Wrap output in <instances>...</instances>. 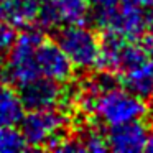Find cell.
Returning <instances> with one entry per match:
<instances>
[{
	"label": "cell",
	"mask_w": 153,
	"mask_h": 153,
	"mask_svg": "<svg viewBox=\"0 0 153 153\" xmlns=\"http://www.w3.org/2000/svg\"><path fill=\"white\" fill-rule=\"evenodd\" d=\"M56 43L74 68L92 69L99 64L100 40L84 23L64 25L58 31Z\"/></svg>",
	"instance_id": "3957f363"
},
{
	"label": "cell",
	"mask_w": 153,
	"mask_h": 153,
	"mask_svg": "<svg viewBox=\"0 0 153 153\" xmlns=\"http://www.w3.org/2000/svg\"><path fill=\"white\" fill-rule=\"evenodd\" d=\"M145 150H146V152H152V153H153V132H152V133H148V137H146Z\"/></svg>",
	"instance_id": "e0dca14e"
},
{
	"label": "cell",
	"mask_w": 153,
	"mask_h": 153,
	"mask_svg": "<svg viewBox=\"0 0 153 153\" xmlns=\"http://www.w3.org/2000/svg\"><path fill=\"white\" fill-rule=\"evenodd\" d=\"M41 40L43 35L30 27H27L22 35L13 38L4 61L5 77L10 84L22 86L41 77L36 66V46Z\"/></svg>",
	"instance_id": "7a4b0ae2"
},
{
	"label": "cell",
	"mask_w": 153,
	"mask_h": 153,
	"mask_svg": "<svg viewBox=\"0 0 153 153\" xmlns=\"http://www.w3.org/2000/svg\"><path fill=\"white\" fill-rule=\"evenodd\" d=\"M150 104L146 105V112H150V115H152V119H153V92L150 94Z\"/></svg>",
	"instance_id": "d6986e66"
},
{
	"label": "cell",
	"mask_w": 153,
	"mask_h": 153,
	"mask_svg": "<svg viewBox=\"0 0 153 153\" xmlns=\"http://www.w3.org/2000/svg\"><path fill=\"white\" fill-rule=\"evenodd\" d=\"M27 140L17 125L0 127V153H17L28 150Z\"/></svg>",
	"instance_id": "7c38bea8"
},
{
	"label": "cell",
	"mask_w": 153,
	"mask_h": 153,
	"mask_svg": "<svg viewBox=\"0 0 153 153\" xmlns=\"http://www.w3.org/2000/svg\"><path fill=\"white\" fill-rule=\"evenodd\" d=\"M36 66L41 77H46L59 84L69 81L74 69L59 45L56 41L46 40L45 36L36 46Z\"/></svg>",
	"instance_id": "ba28073f"
},
{
	"label": "cell",
	"mask_w": 153,
	"mask_h": 153,
	"mask_svg": "<svg viewBox=\"0 0 153 153\" xmlns=\"http://www.w3.org/2000/svg\"><path fill=\"white\" fill-rule=\"evenodd\" d=\"M25 114L20 94L10 82H0V127L18 125Z\"/></svg>",
	"instance_id": "8fae6325"
},
{
	"label": "cell",
	"mask_w": 153,
	"mask_h": 153,
	"mask_svg": "<svg viewBox=\"0 0 153 153\" xmlns=\"http://www.w3.org/2000/svg\"><path fill=\"white\" fill-rule=\"evenodd\" d=\"M13 28L8 27L7 23L0 20V68L4 66L5 56L8 53V48H10L12 41H13Z\"/></svg>",
	"instance_id": "9a60e30c"
},
{
	"label": "cell",
	"mask_w": 153,
	"mask_h": 153,
	"mask_svg": "<svg viewBox=\"0 0 153 153\" xmlns=\"http://www.w3.org/2000/svg\"><path fill=\"white\" fill-rule=\"evenodd\" d=\"M81 143V148L82 152H92V153H97V152H105L107 148V140H105V135L99 132L97 128H86L84 132H81V135L77 137Z\"/></svg>",
	"instance_id": "4fadbf2b"
},
{
	"label": "cell",
	"mask_w": 153,
	"mask_h": 153,
	"mask_svg": "<svg viewBox=\"0 0 153 153\" xmlns=\"http://www.w3.org/2000/svg\"><path fill=\"white\" fill-rule=\"evenodd\" d=\"M146 130L145 123L142 120H132L127 123L109 127V132L105 135L107 148L117 153H137L145 150Z\"/></svg>",
	"instance_id": "9c48e42d"
},
{
	"label": "cell",
	"mask_w": 153,
	"mask_h": 153,
	"mask_svg": "<svg viewBox=\"0 0 153 153\" xmlns=\"http://www.w3.org/2000/svg\"><path fill=\"white\" fill-rule=\"evenodd\" d=\"M135 4L142 5L143 8H152L153 7V0H133Z\"/></svg>",
	"instance_id": "ac0fdd59"
},
{
	"label": "cell",
	"mask_w": 153,
	"mask_h": 153,
	"mask_svg": "<svg viewBox=\"0 0 153 153\" xmlns=\"http://www.w3.org/2000/svg\"><path fill=\"white\" fill-rule=\"evenodd\" d=\"M86 2L94 22L100 27L104 23V20L114 12V8L119 5L120 0H86Z\"/></svg>",
	"instance_id": "5bb4252c"
},
{
	"label": "cell",
	"mask_w": 153,
	"mask_h": 153,
	"mask_svg": "<svg viewBox=\"0 0 153 153\" xmlns=\"http://www.w3.org/2000/svg\"><path fill=\"white\" fill-rule=\"evenodd\" d=\"M146 8L135 4L133 0H120L114 12L104 20L100 28L107 35L117 36L125 41H137L145 33Z\"/></svg>",
	"instance_id": "5b68a950"
},
{
	"label": "cell",
	"mask_w": 153,
	"mask_h": 153,
	"mask_svg": "<svg viewBox=\"0 0 153 153\" xmlns=\"http://www.w3.org/2000/svg\"><path fill=\"white\" fill-rule=\"evenodd\" d=\"M145 46L148 48L150 53H153V7L146 12V22H145Z\"/></svg>",
	"instance_id": "2e32d148"
},
{
	"label": "cell",
	"mask_w": 153,
	"mask_h": 153,
	"mask_svg": "<svg viewBox=\"0 0 153 153\" xmlns=\"http://www.w3.org/2000/svg\"><path fill=\"white\" fill-rule=\"evenodd\" d=\"M89 7L86 0H45L41 2L38 20L43 27L56 28L64 25L86 23Z\"/></svg>",
	"instance_id": "8992f818"
},
{
	"label": "cell",
	"mask_w": 153,
	"mask_h": 153,
	"mask_svg": "<svg viewBox=\"0 0 153 153\" xmlns=\"http://www.w3.org/2000/svg\"><path fill=\"white\" fill-rule=\"evenodd\" d=\"M18 125L30 148L53 150V146L63 138L66 117L58 110V107L28 110L23 114Z\"/></svg>",
	"instance_id": "277c9868"
},
{
	"label": "cell",
	"mask_w": 153,
	"mask_h": 153,
	"mask_svg": "<svg viewBox=\"0 0 153 153\" xmlns=\"http://www.w3.org/2000/svg\"><path fill=\"white\" fill-rule=\"evenodd\" d=\"M81 105L102 125L114 127L140 120L146 114L143 97L117 86L110 74H100L87 82L79 97Z\"/></svg>",
	"instance_id": "6da1fadb"
},
{
	"label": "cell",
	"mask_w": 153,
	"mask_h": 153,
	"mask_svg": "<svg viewBox=\"0 0 153 153\" xmlns=\"http://www.w3.org/2000/svg\"><path fill=\"white\" fill-rule=\"evenodd\" d=\"M18 94L25 109L28 110L56 109L66 99V94L59 82H54L46 77H36L30 82L18 86Z\"/></svg>",
	"instance_id": "52a82bcc"
},
{
	"label": "cell",
	"mask_w": 153,
	"mask_h": 153,
	"mask_svg": "<svg viewBox=\"0 0 153 153\" xmlns=\"http://www.w3.org/2000/svg\"><path fill=\"white\" fill-rule=\"evenodd\" d=\"M43 0H0V20L8 27L27 28L38 20Z\"/></svg>",
	"instance_id": "30bf717a"
}]
</instances>
